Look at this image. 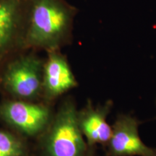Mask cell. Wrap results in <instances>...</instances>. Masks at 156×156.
Listing matches in <instances>:
<instances>
[{
	"instance_id": "cell-1",
	"label": "cell",
	"mask_w": 156,
	"mask_h": 156,
	"mask_svg": "<svg viewBox=\"0 0 156 156\" xmlns=\"http://www.w3.org/2000/svg\"><path fill=\"white\" fill-rule=\"evenodd\" d=\"M77 9L66 0H29L25 46L48 52L62 50L73 41Z\"/></svg>"
},
{
	"instance_id": "cell-2",
	"label": "cell",
	"mask_w": 156,
	"mask_h": 156,
	"mask_svg": "<svg viewBox=\"0 0 156 156\" xmlns=\"http://www.w3.org/2000/svg\"><path fill=\"white\" fill-rule=\"evenodd\" d=\"M75 98H62L49 124L34 140V156H90L89 148L77 122Z\"/></svg>"
},
{
	"instance_id": "cell-3",
	"label": "cell",
	"mask_w": 156,
	"mask_h": 156,
	"mask_svg": "<svg viewBox=\"0 0 156 156\" xmlns=\"http://www.w3.org/2000/svg\"><path fill=\"white\" fill-rule=\"evenodd\" d=\"M44 64V58L31 50L13 59L0 80L2 98L42 101Z\"/></svg>"
},
{
	"instance_id": "cell-4",
	"label": "cell",
	"mask_w": 156,
	"mask_h": 156,
	"mask_svg": "<svg viewBox=\"0 0 156 156\" xmlns=\"http://www.w3.org/2000/svg\"><path fill=\"white\" fill-rule=\"evenodd\" d=\"M29 0H0V80L8 64L26 51Z\"/></svg>"
},
{
	"instance_id": "cell-5",
	"label": "cell",
	"mask_w": 156,
	"mask_h": 156,
	"mask_svg": "<svg viewBox=\"0 0 156 156\" xmlns=\"http://www.w3.org/2000/svg\"><path fill=\"white\" fill-rule=\"evenodd\" d=\"M55 107L44 101L0 100V123L34 141L49 124Z\"/></svg>"
},
{
	"instance_id": "cell-6",
	"label": "cell",
	"mask_w": 156,
	"mask_h": 156,
	"mask_svg": "<svg viewBox=\"0 0 156 156\" xmlns=\"http://www.w3.org/2000/svg\"><path fill=\"white\" fill-rule=\"evenodd\" d=\"M141 124L131 114H117L112 125V136L103 149L106 156H156V148L146 145L140 137Z\"/></svg>"
},
{
	"instance_id": "cell-7",
	"label": "cell",
	"mask_w": 156,
	"mask_h": 156,
	"mask_svg": "<svg viewBox=\"0 0 156 156\" xmlns=\"http://www.w3.org/2000/svg\"><path fill=\"white\" fill-rule=\"evenodd\" d=\"M79 85L67 56L62 50L46 52L44 58L42 101L54 105Z\"/></svg>"
},
{
	"instance_id": "cell-8",
	"label": "cell",
	"mask_w": 156,
	"mask_h": 156,
	"mask_svg": "<svg viewBox=\"0 0 156 156\" xmlns=\"http://www.w3.org/2000/svg\"><path fill=\"white\" fill-rule=\"evenodd\" d=\"M114 108V101L108 99L103 103L94 105L92 101H87L81 108H78L77 122L85 137L90 153L98 151L100 146L104 149L110 140L112 126L107 118Z\"/></svg>"
},
{
	"instance_id": "cell-9",
	"label": "cell",
	"mask_w": 156,
	"mask_h": 156,
	"mask_svg": "<svg viewBox=\"0 0 156 156\" xmlns=\"http://www.w3.org/2000/svg\"><path fill=\"white\" fill-rule=\"evenodd\" d=\"M0 156H34V144L7 126H0Z\"/></svg>"
},
{
	"instance_id": "cell-10",
	"label": "cell",
	"mask_w": 156,
	"mask_h": 156,
	"mask_svg": "<svg viewBox=\"0 0 156 156\" xmlns=\"http://www.w3.org/2000/svg\"><path fill=\"white\" fill-rule=\"evenodd\" d=\"M90 156H98V155L97 151H95V152H93V153L90 154Z\"/></svg>"
},
{
	"instance_id": "cell-11",
	"label": "cell",
	"mask_w": 156,
	"mask_h": 156,
	"mask_svg": "<svg viewBox=\"0 0 156 156\" xmlns=\"http://www.w3.org/2000/svg\"><path fill=\"white\" fill-rule=\"evenodd\" d=\"M155 108H156V97H155Z\"/></svg>"
}]
</instances>
